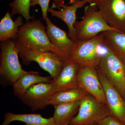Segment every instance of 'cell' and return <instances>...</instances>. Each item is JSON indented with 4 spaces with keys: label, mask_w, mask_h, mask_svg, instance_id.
<instances>
[{
    "label": "cell",
    "mask_w": 125,
    "mask_h": 125,
    "mask_svg": "<svg viewBox=\"0 0 125 125\" xmlns=\"http://www.w3.org/2000/svg\"><path fill=\"white\" fill-rule=\"evenodd\" d=\"M94 125H125L117 118L109 114L103 119L96 122Z\"/></svg>",
    "instance_id": "603a6c76"
},
{
    "label": "cell",
    "mask_w": 125,
    "mask_h": 125,
    "mask_svg": "<svg viewBox=\"0 0 125 125\" xmlns=\"http://www.w3.org/2000/svg\"><path fill=\"white\" fill-rule=\"evenodd\" d=\"M14 121H20L24 125H56L53 117L46 118L38 114H14L6 113L3 122L0 125H10Z\"/></svg>",
    "instance_id": "e0dca14e"
},
{
    "label": "cell",
    "mask_w": 125,
    "mask_h": 125,
    "mask_svg": "<svg viewBox=\"0 0 125 125\" xmlns=\"http://www.w3.org/2000/svg\"><path fill=\"white\" fill-rule=\"evenodd\" d=\"M99 78L105 93L106 104L110 114L125 125V100L97 68Z\"/></svg>",
    "instance_id": "8fae6325"
},
{
    "label": "cell",
    "mask_w": 125,
    "mask_h": 125,
    "mask_svg": "<svg viewBox=\"0 0 125 125\" xmlns=\"http://www.w3.org/2000/svg\"><path fill=\"white\" fill-rule=\"evenodd\" d=\"M79 87H75L54 93L49 102V105H60L81 101L88 94Z\"/></svg>",
    "instance_id": "d6986e66"
},
{
    "label": "cell",
    "mask_w": 125,
    "mask_h": 125,
    "mask_svg": "<svg viewBox=\"0 0 125 125\" xmlns=\"http://www.w3.org/2000/svg\"><path fill=\"white\" fill-rule=\"evenodd\" d=\"M88 3L86 0H77L73 4L66 6L65 4L61 6L62 8L60 11H57L49 7L47 12L51 15L61 19L64 22L68 28V37L74 42L77 41L74 25L76 22V11L79 8L84 6Z\"/></svg>",
    "instance_id": "5bb4252c"
},
{
    "label": "cell",
    "mask_w": 125,
    "mask_h": 125,
    "mask_svg": "<svg viewBox=\"0 0 125 125\" xmlns=\"http://www.w3.org/2000/svg\"><path fill=\"white\" fill-rule=\"evenodd\" d=\"M94 123H89V124H85V125H94Z\"/></svg>",
    "instance_id": "484cf974"
},
{
    "label": "cell",
    "mask_w": 125,
    "mask_h": 125,
    "mask_svg": "<svg viewBox=\"0 0 125 125\" xmlns=\"http://www.w3.org/2000/svg\"><path fill=\"white\" fill-rule=\"evenodd\" d=\"M51 0H31L30 6H34L37 5H40L42 12L43 20H45L47 17L48 10L49 8V3Z\"/></svg>",
    "instance_id": "7402d4cb"
},
{
    "label": "cell",
    "mask_w": 125,
    "mask_h": 125,
    "mask_svg": "<svg viewBox=\"0 0 125 125\" xmlns=\"http://www.w3.org/2000/svg\"><path fill=\"white\" fill-rule=\"evenodd\" d=\"M102 33L104 38L103 46L125 64V33L114 30Z\"/></svg>",
    "instance_id": "2e32d148"
},
{
    "label": "cell",
    "mask_w": 125,
    "mask_h": 125,
    "mask_svg": "<svg viewBox=\"0 0 125 125\" xmlns=\"http://www.w3.org/2000/svg\"><path fill=\"white\" fill-rule=\"evenodd\" d=\"M77 82L79 87L106 104L105 93L97 69L89 66L81 67L77 76Z\"/></svg>",
    "instance_id": "30bf717a"
},
{
    "label": "cell",
    "mask_w": 125,
    "mask_h": 125,
    "mask_svg": "<svg viewBox=\"0 0 125 125\" xmlns=\"http://www.w3.org/2000/svg\"><path fill=\"white\" fill-rule=\"evenodd\" d=\"M77 0H70L69 4H73ZM89 5L96 4L95 1L94 0H86ZM64 4V0H54L52 2V6L51 8L53 9L54 8L57 7L58 8H61V6Z\"/></svg>",
    "instance_id": "cb8c5ba5"
},
{
    "label": "cell",
    "mask_w": 125,
    "mask_h": 125,
    "mask_svg": "<svg viewBox=\"0 0 125 125\" xmlns=\"http://www.w3.org/2000/svg\"><path fill=\"white\" fill-rule=\"evenodd\" d=\"M80 68L74 61L66 60L58 76L51 83L53 93L79 87L77 76Z\"/></svg>",
    "instance_id": "4fadbf2b"
},
{
    "label": "cell",
    "mask_w": 125,
    "mask_h": 125,
    "mask_svg": "<svg viewBox=\"0 0 125 125\" xmlns=\"http://www.w3.org/2000/svg\"><path fill=\"white\" fill-rule=\"evenodd\" d=\"M110 114L107 105L88 94L80 103L78 113L69 125H82L96 122Z\"/></svg>",
    "instance_id": "5b68a950"
},
{
    "label": "cell",
    "mask_w": 125,
    "mask_h": 125,
    "mask_svg": "<svg viewBox=\"0 0 125 125\" xmlns=\"http://www.w3.org/2000/svg\"><path fill=\"white\" fill-rule=\"evenodd\" d=\"M45 21L47 24L46 33L49 41L60 52L66 60L69 59L76 42L69 38L66 32L55 26L48 16Z\"/></svg>",
    "instance_id": "7c38bea8"
},
{
    "label": "cell",
    "mask_w": 125,
    "mask_h": 125,
    "mask_svg": "<svg viewBox=\"0 0 125 125\" xmlns=\"http://www.w3.org/2000/svg\"><path fill=\"white\" fill-rule=\"evenodd\" d=\"M20 53L27 51L38 52H52L66 60L60 52L52 44L48 37L46 28L41 19L34 17L19 28L18 33L12 39Z\"/></svg>",
    "instance_id": "6da1fadb"
},
{
    "label": "cell",
    "mask_w": 125,
    "mask_h": 125,
    "mask_svg": "<svg viewBox=\"0 0 125 125\" xmlns=\"http://www.w3.org/2000/svg\"><path fill=\"white\" fill-rule=\"evenodd\" d=\"M31 0H14L9 5L11 9V16L20 14L29 20L32 18L30 13Z\"/></svg>",
    "instance_id": "44dd1931"
},
{
    "label": "cell",
    "mask_w": 125,
    "mask_h": 125,
    "mask_svg": "<svg viewBox=\"0 0 125 125\" xmlns=\"http://www.w3.org/2000/svg\"><path fill=\"white\" fill-rule=\"evenodd\" d=\"M102 55L98 68L108 81L125 100V73L124 64L110 50Z\"/></svg>",
    "instance_id": "8992f818"
},
{
    "label": "cell",
    "mask_w": 125,
    "mask_h": 125,
    "mask_svg": "<svg viewBox=\"0 0 125 125\" xmlns=\"http://www.w3.org/2000/svg\"><path fill=\"white\" fill-rule=\"evenodd\" d=\"M104 42L102 33L91 39L76 41L69 59L76 62L80 67L89 66L97 69L102 55L99 53L98 49L99 46H103Z\"/></svg>",
    "instance_id": "277c9868"
},
{
    "label": "cell",
    "mask_w": 125,
    "mask_h": 125,
    "mask_svg": "<svg viewBox=\"0 0 125 125\" xmlns=\"http://www.w3.org/2000/svg\"><path fill=\"white\" fill-rule=\"evenodd\" d=\"M98 9L109 27L125 33V0H102Z\"/></svg>",
    "instance_id": "ba28073f"
},
{
    "label": "cell",
    "mask_w": 125,
    "mask_h": 125,
    "mask_svg": "<svg viewBox=\"0 0 125 125\" xmlns=\"http://www.w3.org/2000/svg\"><path fill=\"white\" fill-rule=\"evenodd\" d=\"M0 76L12 85L26 71L22 69L19 60V52L12 39L1 42Z\"/></svg>",
    "instance_id": "3957f363"
},
{
    "label": "cell",
    "mask_w": 125,
    "mask_h": 125,
    "mask_svg": "<svg viewBox=\"0 0 125 125\" xmlns=\"http://www.w3.org/2000/svg\"><path fill=\"white\" fill-rule=\"evenodd\" d=\"M81 102L54 105L52 117L56 125H69L78 113Z\"/></svg>",
    "instance_id": "ac0fdd59"
},
{
    "label": "cell",
    "mask_w": 125,
    "mask_h": 125,
    "mask_svg": "<svg viewBox=\"0 0 125 125\" xmlns=\"http://www.w3.org/2000/svg\"><path fill=\"white\" fill-rule=\"evenodd\" d=\"M37 72L27 71L19 77L13 84L14 94L20 98L31 86L40 83H51L53 79L51 76H43Z\"/></svg>",
    "instance_id": "9a60e30c"
},
{
    "label": "cell",
    "mask_w": 125,
    "mask_h": 125,
    "mask_svg": "<svg viewBox=\"0 0 125 125\" xmlns=\"http://www.w3.org/2000/svg\"><path fill=\"white\" fill-rule=\"evenodd\" d=\"M53 94L51 83H40L30 87L20 99L34 111L44 109L49 105Z\"/></svg>",
    "instance_id": "9c48e42d"
},
{
    "label": "cell",
    "mask_w": 125,
    "mask_h": 125,
    "mask_svg": "<svg viewBox=\"0 0 125 125\" xmlns=\"http://www.w3.org/2000/svg\"><path fill=\"white\" fill-rule=\"evenodd\" d=\"M124 64V66H125V64Z\"/></svg>",
    "instance_id": "4316f807"
},
{
    "label": "cell",
    "mask_w": 125,
    "mask_h": 125,
    "mask_svg": "<svg viewBox=\"0 0 125 125\" xmlns=\"http://www.w3.org/2000/svg\"><path fill=\"white\" fill-rule=\"evenodd\" d=\"M95 1V3L97 5V6L98 7L99 5L101 4L102 0H94Z\"/></svg>",
    "instance_id": "d4e9b609"
},
{
    "label": "cell",
    "mask_w": 125,
    "mask_h": 125,
    "mask_svg": "<svg viewBox=\"0 0 125 125\" xmlns=\"http://www.w3.org/2000/svg\"><path fill=\"white\" fill-rule=\"evenodd\" d=\"M19 54L23 64L28 65L32 62H37L42 69L49 73L53 80L58 76L66 61L52 52L27 51Z\"/></svg>",
    "instance_id": "52a82bcc"
},
{
    "label": "cell",
    "mask_w": 125,
    "mask_h": 125,
    "mask_svg": "<svg viewBox=\"0 0 125 125\" xmlns=\"http://www.w3.org/2000/svg\"><path fill=\"white\" fill-rule=\"evenodd\" d=\"M22 16H18L14 21L11 15L8 11L1 20L0 22V40L3 42L10 39H13L17 35L20 27L23 25Z\"/></svg>",
    "instance_id": "ffe728a7"
},
{
    "label": "cell",
    "mask_w": 125,
    "mask_h": 125,
    "mask_svg": "<svg viewBox=\"0 0 125 125\" xmlns=\"http://www.w3.org/2000/svg\"><path fill=\"white\" fill-rule=\"evenodd\" d=\"M74 28L77 41L91 39L104 31L115 30L106 22L96 4L85 7L83 19L76 21Z\"/></svg>",
    "instance_id": "7a4b0ae2"
}]
</instances>
